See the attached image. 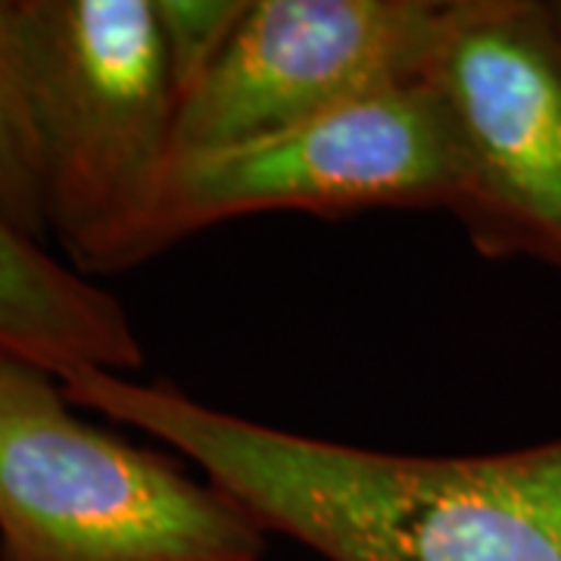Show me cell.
I'll list each match as a JSON object with an SVG mask.
<instances>
[{
  "instance_id": "cell-10",
  "label": "cell",
  "mask_w": 561,
  "mask_h": 561,
  "mask_svg": "<svg viewBox=\"0 0 561 561\" xmlns=\"http://www.w3.org/2000/svg\"><path fill=\"white\" fill-rule=\"evenodd\" d=\"M549 13H552V22H556V28H559L561 35V0H549Z\"/></svg>"
},
{
  "instance_id": "cell-1",
  "label": "cell",
  "mask_w": 561,
  "mask_h": 561,
  "mask_svg": "<svg viewBox=\"0 0 561 561\" xmlns=\"http://www.w3.org/2000/svg\"><path fill=\"white\" fill-rule=\"evenodd\" d=\"M72 405L172 446L272 534L324 561H561V440L409 456L241 419L165 381L81 368Z\"/></svg>"
},
{
  "instance_id": "cell-6",
  "label": "cell",
  "mask_w": 561,
  "mask_h": 561,
  "mask_svg": "<svg viewBox=\"0 0 561 561\" xmlns=\"http://www.w3.org/2000/svg\"><path fill=\"white\" fill-rule=\"evenodd\" d=\"M446 0H247L175 106L172 160L268 138L427 79Z\"/></svg>"
},
{
  "instance_id": "cell-7",
  "label": "cell",
  "mask_w": 561,
  "mask_h": 561,
  "mask_svg": "<svg viewBox=\"0 0 561 561\" xmlns=\"http://www.w3.org/2000/svg\"><path fill=\"white\" fill-rule=\"evenodd\" d=\"M0 356L54 378L81 368L131 375L144 346L113 294L0 219Z\"/></svg>"
},
{
  "instance_id": "cell-2",
  "label": "cell",
  "mask_w": 561,
  "mask_h": 561,
  "mask_svg": "<svg viewBox=\"0 0 561 561\" xmlns=\"http://www.w3.org/2000/svg\"><path fill=\"white\" fill-rule=\"evenodd\" d=\"M47 238L91 275L122 253L172 160L175 91L153 0H16Z\"/></svg>"
},
{
  "instance_id": "cell-8",
  "label": "cell",
  "mask_w": 561,
  "mask_h": 561,
  "mask_svg": "<svg viewBox=\"0 0 561 561\" xmlns=\"http://www.w3.org/2000/svg\"><path fill=\"white\" fill-rule=\"evenodd\" d=\"M0 219L28 241H47L38 135L22 60L16 0H0Z\"/></svg>"
},
{
  "instance_id": "cell-4",
  "label": "cell",
  "mask_w": 561,
  "mask_h": 561,
  "mask_svg": "<svg viewBox=\"0 0 561 561\" xmlns=\"http://www.w3.org/2000/svg\"><path fill=\"white\" fill-rule=\"evenodd\" d=\"M453 191L449 125L424 79L268 138L169 160L122 253V272L219 221L262 213L324 219L365 209L449 213Z\"/></svg>"
},
{
  "instance_id": "cell-3",
  "label": "cell",
  "mask_w": 561,
  "mask_h": 561,
  "mask_svg": "<svg viewBox=\"0 0 561 561\" xmlns=\"http://www.w3.org/2000/svg\"><path fill=\"white\" fill-rule=\"evenodd\" d=\"M268 530L209 478L81 419L0 356V561H262Z\"/></svg>"
},
{
  "instance_id": "cell-5",
  "label": "cell",
  "mask_w": 561,
  "mask_h": 561,
  "mask_svg": "<svg viewBox=\"0 0 561 561\" xmlns=\"http://www.w3.org/2000/svg\"><path fill=\"white\" fill-rule=\"evenodd\" d=\"M427 79L453 138L449 213L471 247L561 268V35L549 0H446Z\"/></svg>"
},
{
  "instance_id": "cell-9",
  "label": "cell",
  "mask_w": 561,
  "mask_h": 561,
  "mask_svg": "<svg viewBox=\"0 0 561 561\" xmlns=\"http://www.w3.org/2000/svg\"><path fill=\"white\" fill-rule=\"evenodd\" d=\"M175 106L216 66L241 22L247 0H153Z\"/></svg>"
}]
</instances>
